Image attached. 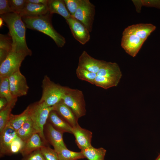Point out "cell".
<instances>
[{"mask_svg":"<svg viewBox=\"0 0 160 160\" xmlns=\"http://www.w3.org/2000/svg\"><path fill=\"white\" fill-rule=\"evenodd\" d=\"M8 103L7 99L4 97L0 98V111L5 108Z\"/></svg>","mask_w":160,"mask_h":160,"instance_id":"60d3db41","label":"cell"},{"mask_svg":"<svg viewBox=\"0 0 160 160\" xmlns=\"http://www.w3.org/2000/svg\"><path fill=\"white\" fill-rule=\"evenodd\" d=\"M12 12L11 9L9 0H0V14L3 15L10 13Z\"/></svg>","mask_w":160,"mask_h":160,"instance_id":"d590c367","label":"cell"},{"mask_svg":"<svg viewBox=\"0 0 160 160\" xmlns=\"http://www.w3.org/2000/svg\"><path fill=\"white\" fill-rule=\"evenodd\" d=\"M44 160H59L57 153L47 145L40 149Z\"/></svg>","mask_w":160,"mask_h":160,"instance_id":"4dcf8cb0","label":"cell"},{"mask_svg":"<svg viewBox=\"0 0 160 160\" xmlns=\"http://www.w3.org/2000/svg\"><path fill=\"white\" fill-rule=\"evenodd\" d=\"M105 62L94 58L84 51L79 57L78 67L97 73Z\"/></svg>","mask_w":160,"mask_h":160,"instance_id":"9a60e30c","label":"cell"},{"mask_svg":"<svg viewBox=\"0 0 160 160\" xmlns=\"http://www.w3.org/2000/svg\"><path fill=\"white\" fill-rule=\"evenodd\" d=\"M0 97H4L8 103L12 101L15 98L11 92L8 77L0 78Z\"/></svg>","mask_w":160,"mask_h":160,"instance_id":"4316f807","label":"cell"},{"mask_svg":"<svg viewBox=\"0 0 160 160\" xmlns=\"http://www.w3.org/2000/svg\"><path fill=\"white\" fill-rule=\"evenodd\" d=\"M16 133L17 135L24 142L34 134L37 133L29 116L22 126L16 131Z\"/></svg>","mask_w":160,"mask_h":160,"instance_id":"603a6c76","label":"cell"},{"mask_svg":"<svg viewBox=\"0 0 160 160\" xmlns=\"http://www.w3.org/2000/svg\"><path fill=\"white\" fill-rule=\"evenodd\" d=\"M29 116L36 132L45 142L47 141L44 133V127L50 112L54 110V106L47 107L39 101L28 106Z\"/></svg>","mask_w":160,"mask_h":160,"instance_id":"3957f363","label":"cell"},{"mask_svg":"<svg viewBox=\"0 0 160 160\" xmlns=\"http://www.w3.org/2000/svg\"><path fill=\"white\" fill-rule=\"evenodd\" d=\"M97 75L110 78L119 81L122 73L117 63L105 61L97 73Z\"/></svg>","mask_w":160,"mask_h":160,"instance_id":"ac0fdd59","label":"cell"},{"mask_svg":"<svg viewBox=\"0 0 160 160\" xmlns=\"http://www.w3.org/2000/svg\"><path fill=\"white\" fill-rule=\"evenodd\" d=\"M72 134L75 139V143L81 150L92 146V133L90 131L83 128L78 124L73 127Z\"/></svg>","mask_w":160,"mask_h":160,"instance_id":"7c38bea8","label":"cell"},{"mask_svg":"<svg viewBox=\"0 0 160 160\" xmlns=\"http://www.w3.org/2000/svg\"><path fill=\"white\" fill-rule=\"evenodd\" d=\"M53 106L54 110L72 127L78 124V119L72 110L62 100Z\"/></svg>","mask_w":160,"mask_h":160,"instance_id":"2e32d148","label":"cell"},{"mask_svg":"<svg viewBox=\"0 0 160 160\" xmlns=\"http://www.w3.org/2000/svg\"><path fill=\"white\" fill-rule=\"evenodd\" d=\"M9 53L6 50L0 49V64L6 59Z\"/></svg>","mask_w":160,"mask_h":160,"instance_id":"74e56055","label":"cell"},{"mask_svg":"<svg viewBox=\"0 0 160 160\" xmlns=\"http://www.w3.org/2000/svg\"><path fill=\"white\" fill-rule=\"evenodd\" d=\"M62 100L72 110L78 119L86 114L85 103L81 91L67 87Z\"/></svg>","mask_w":160,"mask_h":160,"instance_id":"5b68a950","label":"cell"},{"mask_svg":"<svg viewBox=\"0 0 160 160\" xmlns=\"http://www.w3.org/2000/svg\"><path fill=\"white\" fill-rule=\"evenodd\" d=\"M46 130L47 141L57 153L67 148L63 140V133L56 129L49 122L47 124Z\"/></svg>","mask_w":160,"mask_h":160,"instance_id":"4fadbf2b","label":"cell"},{"mask_svg":"<svg viewBox=\"0 0 160 160\" xmlns=\"http://www.w3.org/2000/svg\"><path fill=\"white\" fill-rule=\"evenodd\" d=\"M21 160H44L40 149L24 156Z\"/></svg>","mask_w":160,"mask_h":160,"instance_id":"e575fe53","label":"cell"},{"mask_svg":"<svg viewBox=\"0 0 160 160\" xmlns=\"http://www.w3.org/2000/svg\"><path fill=\"white\" fill-rule=\"evenodd\" d=\"M17 136L16 131L8 123L3 131L0 132V156L9 155L11 143Z\"/></svg>","mask_w":160,"mask_h":160,"instance_id":"8fae6325","label":"cell"},{"mask_svg":"<svg viewBox=\"0 0 160 160\" xmlns=\"http://www.w3.org/2000/svg\"><path fill=\"white\" fill-rule=\"evenodd\" d=\"M119 82L110 78L97 75L95 79L94 85L107 89L117 86Z\"/></svg>","mask_w":160,"mask_h":160,"instance_id":"83f0119b","label":"cell"},{"mask_svg":"<svg viewBox=\"0 0 160 160\" xmlns=\"http://www.w3.org/2000/svg\"><path fill=\"white\" fill-rule=\"evenodd\" d=\"M76 74L79 79L94 85L95 79L97 76V73L77 67L76 70Z\"/></svg>","mask_w":160,"mask_h":160,"instance_id":"f1b7e54d","label":"cell"},{"mask_svg":"<svg viewBox=\"0 0 160 160\" xmlns=\"http://www.w3.org/2000/svg\"><path fill=\"white\" fill-rule=\"evenodd\" d=\"M156 27L150 23H139L132 25L125 28L122 33L133 34L144 42L156 29Z\"/></svg>","mask_w":160,"mask_h":160,"instance_id":"5bb4252c","label":"cell"},{"mask_svg":"<svg viewBox=\"0 0 160 160\" xmlns=\"http://www.w3.org/2000/svg\"><path fill=\"white\" fill-rule=\"evenodd\" d=\"M42 93L39 101L47 107H52L62 100L67 87H63L51 81L47 76L42 81Z\"/></svg>","mask_w":160,"mask_h":160,"instance_id":"277c9868","label":"cell"},{"mask_svg":"<svg viewBox=\"0 0 160 160\" xmlns=\"http://www.w3.org/2000/svg\"><path fill=\"white\" fill-rule=\"evenodd\" d=\"M28 55L26 53L12 50L0 65V78L9 77L20 70L23 61Z\"/></svg>","mask_w":160,"mask_h":160,"instance_id":"8992f818","label":"cell"},{"mask_svg":"<svg viewBox=\"0 0 160 160\" xmlns=\"http://www.w3.org/2000/svg\"><path fill=\"white\" fill-rule=\"evenodd\" d=\"M4 20L3 19L0 17V27H1L2 25H3Z\"/></svg>","mask_w":160,"mask_h":160,"instance_id":"b9f144b4","label":"cell"},{"mask_svg":"<svg viewBox=\"0 0 160 160\" xmlns=\"http://www.w3.org/2000/svg\"><path fill=\"white\" fill-rule=\"evenodd\" d=\"M25 142L18 136L14 139L11 145L9 155L16 154L20 152Z\"/></svg>","mask_w":160,"mask_h":160,"instance_id":"d6a6232c","label":"cell"},{"mask_svg":"<svg viewBox=\"0 0 160 160\" xmlns=\"http://www.w3.org/2000/svg\"><path fill=\"white\" fill-rule=\"evenodd\" d=\"M47 6L49 11L52 15L54 13L59 14L65 20L71 15L66 8L64 0H48Z\"/></svg>","mask_w":160,"mask_h":160,"instance_id":"44dd1931","label":"cell"},{"mask_svg":"<svg viewBox=\"0 0 160 160\" xmlns=\"http://www.w3.org/2000/svg\"><path fill=\"white\" fill-rule=\"evenodd\" d=\"M143 6L154 7L160 9V0H141Z\"/></svg>","mask_w":160,"mask_h":160,"instance_id":"8d00e7d4","label":"cell"},{"mask_svg":"<svg viewBox=\"0 0 160 160\" xmlns=\"http://www.w3.org/2000/svg\"><path fill=\"white\" fill-rule=\"evenodd\" d=\"M81 151L89 160H104L106 151L103 148H95L92 145L81 150Z\"/></svg>","mask_w":160,"mask_h":160,"instance_id":"7402d4cb","label":"cell"},{"mask_svg":"<svg viewBox=\"0 0 160 160\" xmlns=\"http://www.w3.org/2000/svg\"><path fill=\"white\" fill-rule=\"evenodd\" d=\"M155 160H160V153Z\"/></svg>","mask_w":160,"mask_h":160,"instance_id":"7bdbcfd3","label":"cell"},{"mask_svg":"<svg viewBox=\"0 0 160 160\" xmlns=\"http://www.w3.org/2000/svg\"><path fill=\"white\" fill-rule=\"evenodd\" d=\"M95 5L89 0H82L73 16L86 27L90 32L92 30L95 14Z\"/></svg>","mask_w":160,"mask_h":160,"instance_id":"52a82bcc","label":"cell"},{"mask_svg":"<svg viewBox=\"0 0 160 160\" xmlns=\"http://www.w3.org/2000/svg\"><path fill=\"white\" fill-rule=\"evenodd\" d=\"M0 49L6 50L9 52L12 50V40L9 34L0 35Z\"/></svg>","mask_w":160,"mask_h":160,"instance_id":"f546056e","label":"cell"},{"mask_svg":"<svg viewBox=\"0 0 160 160\" xmlns=\"http://www.w3.org/2000/svg\"><path fill=\"white\" fill-rule=\"evenodd\" d=\"M9 4L12 12L20 14L24 8L26 0H9Z\"/></svg>","mask_w":160,"mask_h":160,"instance_id":"1f68e13d","label":"cell"},{"mask_svg":"<svg viewBox=\"0 0 160 160\" xmlns=\"http://www.w3.org/2000/svg\"><path fill=\"white\" fill-rule=\"evenodd\" d=\"M144 41L136 35L131 33H122L121 46L125 52L135 57Z\"/></svg>","mask_w":160,"mask_h":160,"instance_id":"30bf717a","label":"cell"},{"mask_svg":"<svg viewBox=\"0 0 160 160\" xmlns=\"http://www.w3.org/2000/svg\"><path fill=\"white\" fill-rule=\"evenodd\" d=\"M28 107L20 114L14 115L11 114L8 123L16 131L20 129L29 117Z\"/></svg>","mask_w":160,"mask_h":160,"instance_id":"cb8c5ba5","label":"cell"},{"mask_svg":"<svg viewBox=\"0 0 160 160\" xmlns=\"http://www.w3.org/2000/svg\"><path fill=\"white\" fill-rule=\"evenodd\" d=\"M132 2L134 4L137 12H140L141 7L143 6L141 0H133Z\"/></svg>","mask_w":160,"mask_h":160,"instance_id":"ab89813d","label":"cell"},{"mask_svg":"<svg viewBox=\"0 0 160 160\" xmlns=\"http://www.w3.org/2000/svg\"><path fill=\"white\" fill-rule=\"evenodd\" d=\"M11 93L13 97L17 98L26 95L29 87L25 77L18 71L8 77Z\"/></svg>","mask_w":160,"mask_h":160,"instance_id":"ba28073f","label":"cell"},{"mask_svg":"<svg viewBox=\"0 0 160 160\" xmlns=\"http://www.w3.org/2000/svg\"><path fill=\"white\" fill-rule=\"evenodd\" d=\"M47 143L43 139L38 133H35L25 142L20 153L23 157L25 156L46 145Z\"/></svg>","mask_w":160,"mask_h":160,"instance_id":"e0dca14e","label":"cell"},{"mask_svg":"<svg viewBox=\"0 0 160 160\" xmlns=\"http://www.w3.org/2000/svg\"><path fill=\"white\" fill-rule=\"evenodd\" d=\"M48 120L53 127L58 131L64 133L72 134V127L55 111L50 113Z\"/></svg>","mask_w":160,"mask_h":160,"instance_id":"ffe728a7","label":"cell"},{"mask_svg":"<svg viewBox=\"0 0 160 160\" xmlns=\"http://www.w3.org/2000/svg\"><path fill=\"white\" fill-rule=\"evenodd\" d=\"M82 0H64L66 8L72 16H73L80 4Z\"/></svg>","mask_w":160,"mask_h":160,"instance_id":"836d02e7","label":"cell"},{"mask_svg":"<svg viewBox=\"0 0 160 160\" xmlns=\"http://www.w3.org/2000/svg\"><path fill=\"white\" fill-rule=\"evenodd\" d=\"M57 153L59 160H77L85 158L81 151L74 152L67 148L62 149Z\"/></svg>","mask_w":160,"mask_h":160,"instance_id":"484cf974","label":"cell"},{"mask_svg":"<svg viewBox=\"0 0 160 160\" xmlns=\"http://www.w3.org/2000/svg\"><path fill=\"white\" fill-rule=\"evenodd\" d=\"M8 27L12 40L13 51L32 55L31 50L28 47L25 39L26 26L19 14L10 13L0 15Z\"/></svg>","mask_w":160,"mask_h":160,"instance_id":"6da1fadb","label":"cell"},{"mask_svg":"<svg viewBox=\"0 0 160 160\" xmlns=\"http://www.w3.org/2000/svg\"><path fill=\"white\" fill-rule=\"evenodd\" d=\"M74 38L82 45L90 39V32L81 22L73 16L66 20Z\"/></svg>","mask_w":160,"mask_h":160,"instance_id":"9c48e42d","label":"cell"},{"mask_svg":"<svg viewBox=\"0 0 160 160\" xmlns=\"http://www.w3.org/2000/svg\"><path fill=\"white\" fill-rule=\"evenodd\" d=\"M26 1L24 8L19 14L22 18L37 17L46 14L49 12L47 5L36 4Z\"/></svg>","mask_w":160,"mask_h":160,"instance_id":"d6986e66","label":"cell"},{"mask_svg":"<svg viewBox=\"0 0 160 160\" xmlns=\"http://www.w3.org/2000/svg\"><path fill=\"white\" fill-rule=\"evenodd\" d=\"M17 100V98H15L12 101L8 103L7 105L0 111V132L4 128L7 123L11 112Z\"/></svg>","mask_w":160,"mask_h":160,"instance_id":"d4e9b609","label":"cell"},{"mask_svg":"<svg viewBox=\"0 0 160 160\" xmlns=\"http://www.w3.org/2000/svg\"><path fill=\"white\" fill-rule=\"evenodd\" d=\"M52 15L49 12L46 14L37 17L22 18L26 28L48 35L52 39L58 47H62L65 44V39L53 27L51 22Z\"/></svg>","mask_w":160,"mask_h":160,"instance_id":"7a4b0ae2","label":"cell"},{"mask_svg":"<svg viewBox=\"0 0 160 160\" xmlns=\"http://www.w3.org/2000/svg\"><path fill=\"white\" fill-rule=\"evenodd\" d=\"M29 2L38 4L47 5L48 0H26Z\"/></svg>","mask_w":160,"mask_h":160,"instance_id":"f35d334b","label":"cell"}]
</instances>
